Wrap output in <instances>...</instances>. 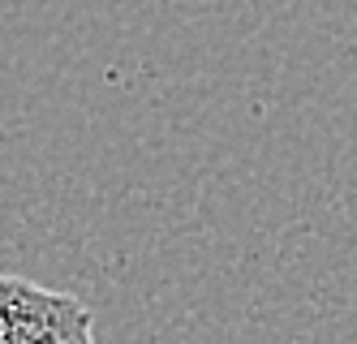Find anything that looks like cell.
I'll list each match as a JSON object with an SVG mask.
<instances>
[{"mask_svg":"<svg viewBox=\"0 0 357 344\" xmlns=\"http://www.w3.org/2000/svg\"><path fill=\"white\" fill-rule=\"evenodd\" d=\"M0 344H99L95 310L73 293L0 271Z\"/></svg>","mask_w":357,"mask_h":344,"instance_id":"cell-1","label":"cell"}]
</instances>
